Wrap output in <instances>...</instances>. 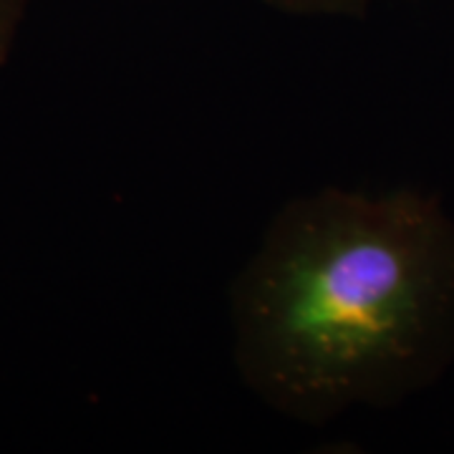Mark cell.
Returning <instances> with one entry per match:
<instances>
[{"instance_id": "obj_3", "label": "cell", "mask_w": 454, "mask_h": 454, "mask_svg": "<svg viewBox=\"0 0 454 454\" xmlns=\"http://www.w3.org/2000/svg\"><path fill=\"white\" fill-rule=\"evenodd\" d=\"M31 0H0V71L11 64L20 31L28 18Z\"/></svg>"}, {"instance_id": "obj_1", "label": "cell", "mask_w": 454, "mask_h": 454, "mask_svg": "<svg viewBox=\"0 0 454 454\" xmlns=\"http://www.w3.org/2000/svg\"><path fill=\"white\" fill-rule=\"evenodd\" d=\"M240 384L288 422L404 404L454 358V220L409 187L280 205L230 283Z\"/></svg>"}, {"instance_id": "obj_2", "label": "cell", "mask_w": 454, "mask_h": 454, "mask_svg": "<svg viewBox=\"0 0 454 454\" xmlns=\"http://www.w3.org/2000/svg\"><path fill=\"white\" fill-rule=\"evenodd\" d=\"M265 8L291 18H361L381 0H260Z\"/></svg>"}]
</instances>
